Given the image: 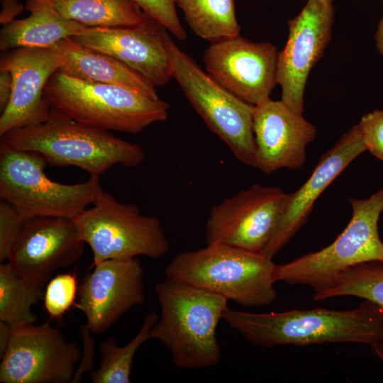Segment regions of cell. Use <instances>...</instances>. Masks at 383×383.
I'll return each instance as SVG.
<instances>
[{
  "mask_svg": "<svg viewBox=\"0 0 383 383\" xmlns=\"http://www.w3.org/2000/svg\"><path fill=\"white\" fill-rule=\"evenodd\" d=\"M168 47L172 77L177 82L193 108L240 162L255 167V106L221 86L170 38Z\"/></svg>",
  "mask_w": 383,
  "mask_h": 383,
  "instance_id": "9",
  "label": "cell"
},
{
  "mask_svg": "<svg viewBox=\"0 0 383 383\" xmlns=\"http://www.w3.org/2000/svg\"><path fill=\"white\" fill-rule=\"evenodd\" d=\"M43 1L63 17L87 27H133L155 21L133 0Z\"/></svg>",
  "mask_w": 383,
  "mask_h": 383,
  "instance_id": "22",
  "label": "cell"
},
{
  "mask_svg": "<svg viewBox=\"0 0 383 383\" xmlns=\"http://www.w3.org/2000/svg\"><path fill=\"white\" fill-rule=\"evenodd\" d=\"M357 124L367 150L383 162V110L364 115Z\"/></svg>",
  "mask_w": 383,
  "mask_h": 383,
  "instance_id": "30",
  "label": "cell"
},
{
  "mask_svg": "<svg viewBox=\"0 0 383 383\" xmlns=\"http://www.w3.org/2000/svg\"><path fill=\"white\" fill-rule=\"evenodd\" d=\"M161 315L150 331L151 338L170 351L173 364L201 369L218 363L221 347L216 328L228 300L191 284L166 277L155 287Z\"/></svg>",
  "mask_w": 383,
  "mask_h": 383,
  "instance_id": "3",
  "label": "cell"
},
{
  "mask_svg": "<svg viewBox=\"0 0 383 383\" xmlns=\"http://www.w3.org/2000/svg\"><path fill=\"white\" fill-rule=\"evenodd\" d=\"M48 165L38 153L0 145V197L26 219L62 217L73 219L92 205L101 187L99 176L67 184L50 179Z\"/></svg>",
  "mask_w": 383,
  "mask_h": 383,
  "instance_id": "7",
  "label": "cell"
},
{
  "mask_svg": "<svg viewBox=\"0 0 383 383\" xmlns=\"http://www.w3.org/2000/svg\"><path fill=\"white\" fill-rule=\"evenodd\" d=\"M159 316L149 313L136 335L124 346H119L113 337L104 340L99 347V367L91 372L93 383H129L134 355L139 347L151 338L150 331Z\"/></svg>",
  "mask_w": 383,
  "mask_h": 383,
  "instance_id": "25",
  "label": "cell"
},
{
  "mask_svg": "<svg viewBox=\"0 0 383 383\" xmlns=\"http://www.w3.org/2000/svg\"><path fill=\"white\" fill-rule=\"evenodd\" d=\"M82 240L92 251L91 265L139 255L163 257L170 243L155 216H144L133 204L118 201L101 187L92 206L73 218Z\"/></svg>",
  "mask_w": 383,
  "mask_h": 383,
  "instance_id": "8",
  "label": "cell"
},
{
  "mask_svg": "<svg viewBox=\"0 0 383 383\" xmlns=\"http://www.w3.org/2000/svg\"><path fill=\"white\" fill-rule=\"evenodd\" d=\"M333 0H307L300 13L288 21L289 35L279 52L277 84L281 100L302 114L309 74L320 60L331 38Z\"/></svg>",
  "mask_w": 383,
  "mask_h": 383,
  "instance_id": "12",
  "label": "cell"
},
{
  "mask_svg": "<svg viewBox=\"0 0 383 383\" xmlns=\"http://www.w3.org/2000/svg\"><path fill=\"white\" fill-rule=\"evenodd\" d=\"M75 273L58 274L48 281L44 291L45 309L51 319L61 320L74 306L78 291Z\"/></svg>",
  "mask_w": 383,
  "mask_h": 383,
  "instance_id": "27",
  "label": "cell"
},
{
  "mask_svg": "<svg viewBox=\"0 0 383 383\" xmlns=\"http://www.w3.org/2000/svg\"><path fill=\"white\" fill-rule=\"evenodd\" d=\"M279 50L240 35L212 42L204 61L207 73L228 91L252 105L270 98L277 84Z\"/></svg>",
  "mask_w": 383,
  "mask_h": 383,
  "instance_id": "13",
  "label": "cell"
},
{
  "mask_svg": "<svg viewBox=\"0 0 383 383\" xmlns=\"http://www.w3.org/2000/svg\"><path fill=\"white\" fill-rule=\"evenodd\" d=\"M84 244L73 219L32 218L25 222L7 261L17 274L44 287L55 271L82 257Z\"/></svg>",
  "mask_w": 383,
  "mask_h": 383,
  "instance_id": "14",
  "label": "cell"
},
{
  "mask_svg": "<svg viewBox=\"0 0 383 383\" xmlns=\"http://www.w3.org/2000/svg\"><path fill=\"white\" fill-rule=\"evenodd\" d=\"M166 29L156 21L133 27H87L72 38L109 55L143 76L155 87L168 82L172 64Z\"/></svg>",
  "mask_w": 383,
  "mask_h": 383,
  "instance_id": "17",
  "label": "cell"
},
{
  "mask_svg": "<svg viewBox=\"0 0 383 383\" xmlns=\"http://www.w3.org/2000/svg\"><path fill=\"white\" fill-rule=\"evenodd\" d=\"M189 28L211 43L240 35L234 0H175Z\"/></svg>",
  "mask_w": 383,
  "mask_h": 383,
  "instance_id": "23",
  "label": "cell"
},
{
  "mask_svg": "<svg viewBox=\"0 0 383 383\" xmlns=\"http://www.w3.org/2000/svg\"><path fill=\"white\" fill-rule=\"evenodd\" d=\"M26 220L10 203L0 201V262L8 260Z\"/></svg>",
  "mask_w": 383,
  "mask_h": 383,
  "instance_id": "29",
  "label": "cell"
},
{
  "mask_svg": "<svg viewBox=\"0 0 383 383\" xmlns=\"http://www.w3.org/2000/svg\"><path fill=\"white\" fill-rule=\"evenodd\" d=\"M223 318L247 340L265 348L341 342L372 346L383 338V309L368 300L348 311L250 313L228 308Z\"/></svg>",
  "mask_w": 383,
  "mask_h": 383,
  "instance_id": "1",
  "label": "cell"
},
{
  "mask_svg": "<svg viewBox=\"0 0 383 383\" xmlns=\"http://www.w3.org/2000/svg\"><path fill=\"white\" fill-rule=\"evenodd\" d=\"M143 11L170 32L177 39L184 40L186 31L176 11L175 0H133Z\"/></svg>",
  "mask_w": 383,
  "mask_h": 383,
  "instance_id": "28",
  "label": "cell"
},
{
  "mask_svg": "<svg viewBox=\"0 0 383 383\" xmlns=\"http://www.w3.org/2000/svg\"><path fill=\"white\" fill-rule=\"evenodd\" d=\"M82 351L49 322L13 328L1 357V383H67Z\"/></svg>",
  "mask_w": 383,
  "mask_h": 383,
  "instance_id": "11",
  "label": "cell"
},
{
  "mask_svg": "<svg viewBox=\"0 0 383 383\" xmlns=\"http://www.w3.org/2000/svg\"><path fill=\"white\" fill-rule=\"evenodd\" d=\"M289 194L254 184L213 206L206 224L207 245L225 244L262 252L274 234Z\"/></svg>",
  "mask_w": 383,
  "mask_h": 383,
  "instance_id": "10",
  "label": "cell"
},
{
  "mask_svg": "<svg viewBox=\"0 0 383 383\" xmlns=\"http://www.w3.org/2000/svg\"><path fill=\"white\" fill-rule=\"evenodd\" d=\"M43 286L17 274L10 264L0 265V321L13 328L34 324L37 316L32 306L42 300Z\"/></svg>",
  "mask_w": 383,
  "mask_h": 383,
  "instance_id": "24",
  "label": "cell"
},
{
  "mask_svg": "<svg viewBox=\"0 0 383 383\" xmlns=\"http://www.w3.org/2000/svg\"><path fill=\"white\" fill-rule=\"evenodd\" d=\"M343 296L362 298L383 309V262H362L348 268L328 288L313 293V300L320 301Z\"/></svg>",
  "mask_w": 383,
  "mask_h": 383,
  "instance_id": "26",
  "label": "cell"
},
{
  "mask_svg": "<svg viewBox=\"0 0 383 383\" xmlns=\"http://www.w3.org/2000/svg\"><path fill=\"white\" fill-rule=\"evenodd\" d=\"M61 54L60 71L85 81L125 87L159 99L156 87L117 59L84 47L72 38L53 45Z\"/></svg>",
  "mask_w": 383,
  "mask_h": 383,
  "instance_id": "20",
  "label": "cell"
},
{
  "mask_svg": "<svg viewBox=\"0 0 383 383\" xmlns=\"http://www.w3.org/2000/svg\"><path fill=\"white\" fill-rule=\"evenodd\" d=\"M383 2V0H382ZM376 45L379 53L383 56V14L375 33Z\"/></svg>",
  "mask_w": 383,
  "mask_h": 383,
  "instance_id": "35",
  "label": "cell"
},
{
  "mask_svg": "<svg viewBox=\"0 0 383 383\" xmlns=\"http://www.w3.org/2000/svg\"><path fill=\"white\" fill-rule=\"evenodd\" d=\"M30 15L4 25L0 50L50 48L60 40L80 33L87 27L60 15L43 0H26Z\"/></svg>",
  "mask_w": 383,
  "mask_h": 383,
  "instance_id": "21",
  "label": "cell"
},
{
  "mask_svg": "<svg viewBox=\"0 0 383 383\" xmlns=\"http://www.w3.org/2000/svg\"><path fill=\"white\" fill-rule=\"evenodd\" d=\"M366 150L356 124L321 157L304 184L289 194L277 228L261 253L272 259L306 223L319 196L353 160Z\"/></svg>",
  "mask_w": 383,
  "mask_h": 383,
  "instance_id": "19",
  "label": "cell"
},
{
  "mask_svg": "<svg viewBox=\"0 0 383 383\" xmlns=\"http://www.w3.org/2000/svg\"><path fill=\"white\" fill-rule=\"evenodd\" d=\"M1 6L0 23L3 26L16 20V17L21 14L23 9H26L17 0H2Z\"/></svg>",
  "mask_w": 383,
  "mask_h": 383,
  "instance_id": "32",
  "label": "cell"
},
{
  "mask_svg": "<svg viewBox=\"0 0 383 383\" xmlns=\"http://www.w3.org/2000/svg\"><path fill=\"white\" fill-rule=\"evenodd\" d=\"M80 331L83 341V350L81 362L77 367L72 383L79 382L82 375L84 372H91L94 366V342L90 335L91 331L87 324L81 326Z\"/></svg>",
  "mask_w": 383,
  "mask_h": 383,
  "instance_id": "31",
  "label": "cell"
},
{
  "mask_svg": "<svg viewBox=\"0 0 383 383\" xmlns=\"http://www.w3.org/2000/svg\"><path fill=\"white\" fill-rule=\"evenodd\" d=\"M13 328L8 323L0 321V357L4 354L9 343Z\"/></svg>",
  "mask_w": 383,
  "mask_h": 383,
  "instance_id": "34",
  "label": "cell"
},
{
  "mask_svg": "<svg viewBox=\"0 0 383 383\" xmlns=\"http://www.w3.org/2000/svg\"><path fill=\"white\" fill-rule=\"evenodd\" d=\"M253 132L255 167L270 174L281 168H301L306 160V148L315 139L317 129L282 100L269 98L255 106Z\"/></svg>",
  "mask_w": 383,
  "mask_h": 383,
  "instance_id": "18",
  "label": "cell"
},
{
  "mask_svg": "<svg viewBox=\"0 0 383 383\" xmlns=\"http://www.w3.org/2000/svg\"><path fill=\"white\" fill-rule=\"evenodd\" d=\"M276 266L261 252L213 243L178 254L165 274L242 306L257 307L272 304L277 296Z\"/></svg>",
  "mask_w": 383,
  "mask_h": 383,
  "instance_id": "4",
  "label": "cell"
},
{
  "mask_svg": "<svg viewBox=\"0 0 383 383\" xmlns=\"http://www.w3.org/2000/svg\"><path fill=\"white\" fill-rule=\"evenodd\" d=\"M44 96L73 120L105 131L136 134L168 118L169 105L131 89L95 83L60 70L48 80Z\"/></svg>",
  "mask_w": 383,
  "mask_h": 383,
  "instance_id": "5",
  "label": "cell"
},
{
  "mask_svg": "<svg viewBox=\"0 0 383 383\" xmlns=\"http://www.w3.org/2000/svg\"><path fill=\"white\" fill-rule=\"evenodd\" d=\"M349 201L351 218L336 239L318 251L277 265L275 282L308 285L316 293L328 288L350 267L383 262V242L378 233V221L383 211V187L367 199L350 198Z\"/></svg>",
  "mask_w": 383,
  "mask_h": 383,
  "instance_id": "6",
  "label": "cell"
},
{
  "mask_svg": "<svg viewBox=\"0 0 383 383\" xmlns=\"http://www.w3.org/2000/svg\"><path fill=\"white\" fill-rule=\"evenodd\" d=\"M371 347L373 353L383 361V338Z\"/></svg>",
  "mask_w": 383,
  "mask_h": 383,
  "instance_id": "36",
  "label": "cell"
},
{
  "mask_svg": "<svg viewBox=\"0 0 383 383\" xmlns=\"http://www.w3.org/2000/svg\"><path fill=\"white\" fill-rule=\"evenodd\" d=\"M62 65V57L53 46L18 48L1 56L0 70L11 73L12 93L0 116L1 136L48 118L52 107L44 96V89Z\"/></svg>",
  "mask_w": 383,
  "mask_h": 383,
  "instance_id": "16",
  "label": "cell"
},
{
  "mask_svg": "<svg viewBox=\"0 0 383 383\" xmlns=\"http://www.w3.org/2000/svg\"><path fill=\"white\" fill-rule=\"evenodd\" d=\"M90 268L78 287L74 308L87 318L91 333L106 331L122 315L145 302L143 270L138 258L107 260Z\"/></svg>",
  "mask_w": 383,
  "mask_h": 383,
  "instance_id": "15",
  "label": "cell"
},
{
  "mask_svg": "<svg viewBox=\"0 0 383 383\" xmlns=\"http://www.w3.org/2000/svg\"><path fill=\"white\" fill-rule=\"evenodd\" d=\"M0 145L37 152L48 165L77 167L90 176L100 177L118 164L135 167L145 159L138 144L77 122L52 108L45 121L1 135Z\"/></svg>",
  "mask_w": 383,
  "mask_h": 383,
  "instance_id": "2",
  "label": "cell"
},
{
  "mask_svg": "<svg viewBox=\"0 0 383 383\" xmlns=\"http://www.w3.org/2000/svg\"><path fill=\"white\" fill-rule=\"evenodd\" d=\"M12 93V76L9 71L0 70V111L7 106Z\"/></svg>",
  "mask_w": 383,
  "mask_h": 383,
  "instance_id": "33",
  "label": "cell"
}]
</instances>
